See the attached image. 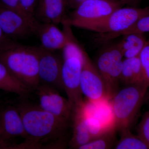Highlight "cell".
Here are the masks:
<instances>
[{"instance_id": "1", "label": "cell", "mask_w": 149, "mask_h": 149, "mask_svg": "<svg viewBox=\"0 0 149 149\" xmlns=\"http://www.w3.org/2000/svg\"><path fill=\"white\" fill-rule=\"evenodd\" d=\"M21 114L26 138L17 148H63L72 122L22 100L16 105Z\"/></svg>"}, {"instance_id": "2", "label": "cell", "mask_w": 149, "mask_h": 149, "mask_svg": "<svg viewBox=\"0 0 149 149\" xmlns=\"http://www.w3.org/2000/svg\"><path fill=\"white\" fill-rule=\"evenodd\" d=\"M39 47L13 43L0 53V61L19 82L30 91L40 85Z\"/></svg>"}, {"instance_id": "3", "label": "cell", "mask_w": 149, "mask_h": 149, "mask_svg": "<svg viewBox=\"0 0 149 149\" xmlns=\"http://www.w3.org/2000/svg\"><path fill=\"white\" fill-rule=\"evenodd\" d=\"M148 88L143 82L126 85L113 96L110 103L116 131L130 130Z\"/></svg>"}, {"instance_id": "4", "label": "cell", "mask_w": 149, "mask_h": 149, "mask_svg": "<svg viewBox=\"0 0 149 149\" xmlns=\"http://www.w3.org/2000/svg\"><path fill=\"white\" fill-rule=\"evenodd\" d=\"M62 50V84L68 99L75 109L82 106L84 102L80 82L85 51L72 40Z\"/></svg>"}, {"instance_id": "5", "label": "cell", "mask_w": 149, "mask_h": 149, "mask_svg": "<svg viewBox=\"0 0 149 149\" xmlns=\"http://www.w3.org/2000/svg\"><path fill=\"white\" fill-rule=\"evenodd\" d=\"M148 15L149 7L144 8L120 7L103 18L77 22L72 26L102 35H112L130 28L140 19Z\"/></svg>"}, {"instance_id": "6", "label": "cell", "mask_w": 149, "mask_h": 149, "mask_svg": "<svg viewBox=\"0 0 149 149\" xmlns=\"http://www.w3.org/2000/svg\"><path fill=\"white\" fill-rule=\"evenodd\" d=\"M80 87L82 95L88 101L98 102L111 100L106 83L85 52Z\"/></svg>"}, {"instance_id": "7", "label": "cell", "mask_w": 149, "mask_h": 149, "mask_svg": "<svg viewBox=\"0 0 149 149\" xmlns=\"http://www.w3.org/2000/svg\"><path fill=\"white\" fill-rule=\"evenodd\" d=\"M123 58L117 44L104 50L97 59L96 67L106 83L111 98L118 90Z\"/></svg>"}, {"instance_id": "8", "label": "cell", "mask_w": 149, "mask_h": 149, "mask_svg": "<svg viewBox=\"0 0 149 149\" xmlns=\"http://www.w3.org/2000/svg\"><path fill=\"white\" fill-rule=\"evenodd\" d=\"M123 4L118 0H89L74 9L62 23L70 26L77 22L96 20L109 15Z\"/></svg>"}, {"instance_id": "9", "label": "cell", "mask_w": 149, "mask_h": 149, "mask_svg": "<svg viewBox=\"0 0 149 149\" xmlns=\"http://www.w3.org/2000/svg\"><path fill=\"white\" fill-rule=\"evenodd\" d=\"M38 21L0 5V27L7 37L20 39L35 33Z\"/></svg>"}, {"instance_id": "10", "label": "cell", "mask_w": 149, "mask_h": 149, "mask_svg": "<svg viewBox=\"0 0 149 149\" xmlns=\"http://www.w3.org/2000/svg\"><path fill=\"white\" fill-rule=\"evenodd\" d=\"M41 108L58 117L72 122L74 108L69 100L62 96L58 90L40 84L36 88Z\"/></svg>"}, {"instance_id": "11", "label": "cell", "mask_w": 149, "mask_h": 149, "mask_svg": "<svg viewBox=\"0 0 149 149\" xmlns=\"http://www.w3.org/2000/svg\"><path fill=\"white\" fill-rule=\"evenodd\" d=\"M39 75L40 84L49 85L59 91L63 90L62 84L63 60L55 52L39 47Z\"/></svg>"}, {"instance_id": "12", "label": "cell", "mask_w": 149, "mask_h": 149, "mask_svg": "<svg viewBox=\"0 0 149 149\" xmlns=\"http://www.w3.org/2000/svg\"><path fill=\"white\" fill-rule=\"evenodd\" d=\"M0 127L6 148H10V142L13 139H26L23 121L17 106H7L0 109Z\"/></svg>"}, {"instance_id": "13", "label": "cell", "mask_w": 149, "mask_h": 149, "mask_svg": "<svg viewBox=\"0 0 149 149\" xmlns=\"http://www.w3.org/2000/svg\"><path fill=\"white\" fill-rule=\"evenodd\" d=\"M35 34L40 38L41 47L53 52L62 50L72 40L53 23L38 21Z\"/></svg>"}, {"instance_id": "14", "label": "cell", "mask_w": 149, "mask_h": 149, "mask_svg": "<svg viewBox=\"0 0 149 149\" xmlns=\"http://www.w3.org/2000/svg\"><path fill=\"white\" fill-rule=\"evenodd\" d=\"M66 0H40L35 17L41 22L58 24L65 18Z\"/></svg>"}, {"instance_id": "15", "label": "cell", "mask_w": 149, "mask_h": 149, "mask_svg": "<svg viewBox=\"0 0 149 149\" xmlns=\"http://www.w3.org/2000/svg\"><path fill=\"white\" fill-rule=\"evenodd\" d=\"M72 124L73 129L69 146L73 149H79L93 139L85 125L81 107L74 109Z\"/></svg>"}, {"instance_id": "16", "label": "cell", "mask_w": 149, "mask_h": 149, "mask_svg": "<svg viewBox=\"0 0 149 149\" xmlns=\"http://www.w3.org/2000/svg\"><path fill=\"white\" fill-rule=\"evenodd\" d=\"M123 36V39L118 44L123 57L129 58L139 56L147 42L144 34L136 32Z\"/></svg>"}, {"instance_id": "17", "label": "cell", "mask_w": 149, "mask_h": 149, "mask_svg": "<svg viewBox=\"0 0 149 149\" xmlns=\"http://www.w3.org/2000/svg\"><path fill=\"white\" fill-rule=\"evenodd\" d=\"M120 82L125 85L143 82V71L139 56L123 60Z\"/></svg>"}, {"instance_id": "18", "label": "cell", "mask_w": 149, "mask_h": 149, "mask_svg": "<svg viewBox=\"0 0 149 149\" xmlns=\"http://www.w3.org/2000/svg\"><path fill=\"white\" fill-rule=\"evenodd\" d=\"M0 89L6 92L14 93L23 98L26 97L31 91L17 80L1 61Z\"/></svg>"}, {"instance_id": "19", "label": "cell", "mask_w": 149, "mask_h": 149, "mask_svg": "<svg viewBox=\"0 0 149 149\" xmlns=\"http://www.w3.org/2000/svg\"><path fill=\"white\" fill-rule=\"evenodd\" d=\"M116 131L114 127L109 128L78 149H108L113 147L114 148L116 143Z\"/></svg>"}, {"instance_id": "20", "label": "cell", "mask_w": 149, "mask_h": 149, "mask_svg": "<svg viewBox=\"0 0 149 149\" xmlns=\"http://www.w3.org/2000/svg\"><path fill=\"white\" fill-rule=\"evenodd\" d=\"M120 140L114 147L116 149H149L147 144L138 135H133L130 130L120 132Z\"/></svg>"}, {"instance_id": "21", "label": "cell", "mask_w": 149, "mask_h": 149, "mask_svg": "<svg viewBox=\"0 0 149 149\" xmlns=\"http://www.w3.org/2000/svg\"><path fill=\"white\" fill-rule=\"evenodd\" d=\"M136 32L143 34L146 32H149V15L142 17L133 26L124 31L112 35H104L103 40L104 42H106L119 36Z\"/></svg>"}, {"instance_id": "22", "label": "cell", "mask_w": 149, "mask_h": 149, "mask_svg": "<svg viewBox=\"0 0 149 149\" xmlns=\"http://www.w3.org/2000/svg\"><path fill=\"white\" fill-rule=\"evenodd\" d=\"M83 115L85 125L93 139L109 129L106 128L102 123L96 118L91 116L85 115L83 113Z\"/></svg>"}, {"instance_id": "23", "label": "cell", "mask_w": 149, "mask_h": 149, "mask_svg": "<svg viewBox=\"0 0 149 149\" xmlns=\"http://www.w3.org/2000/svg\"><path fill=\"white\" fill-rule=\"evenodd\" d=\"M143 71V82L149 87V40L139 55Z\"/></svg>"}, {"instance_id": "24", "label": "cell", "mask_w": 149, "mask_h": 149, "mask_svg": "<svg viewBox=\"0 0 149 149\" xmlns=\"http://www.w3.org/2000/svg\"><path fill=\"white\" fill-rule=\"evenodd\" d=\"M138 136L149 148V110L146 112L137 129Z\"/></svg>"}, {"instance_id": "25", "label": "cell", "mask_w": 149, "mask_h": 149, "mask_svg": "<svg viewBox=\"0 0 149 149\" xmlns=\"http://www.w3.org/2000/svg\"><path fill=\"white\" fill-rule=\"evenodd\" d=\"M40 0H19L20 9L22 13L29 18L36 20L35 10Z\"/></svg>"}, {"instance_id": "26", "label": "cell", "mask_w": 149, "mask_h": 149, "mask_svg": "<svg viewBox=\"0 0 149 149\" xmlns=\"http://www.w3.org/2000/svg\"><path fill=\"white\" fill-rule=\"evenodd\" d=\"M0 5L6 8L17 11L23 14L19 6V0H0Z\"/></svg>"}, {"instance_id": "27", "label": "cell", "mask_w": 149, "mask_h": 149, "mask_svg": "<svg viewBox=\"0 0 149 149\" xmlns=\"http://www.w3.org/2000/svg\"><path fill=\"white\" fill-rule=\"evenodd\" d=\"M14 43L13 40L7 37L0 27V53Z\"/></svg>"}, {"instance_id": "28", "label": "cell", "mask_w": 149, "mask_h": 149, "mask_svg": "<svg viewBox=\"0 0 149 149\" xmlns=\"http://www.w3.org/2000/svg\"><path fill=\"white\" fill-rule=\"evenodd\" d=\"M89 0H66L67 8L75 9L81 4Z\"/></svg>"}, {"instance_id": "29", "label": "cell", "mask_w": 149, "mask_h": 149, "mask_svg": "<svg viewBox=\"0 0 149 149\" xmlns=\"http://www.w3.org/2000/svg\"><path fill=\"white\" fill-rule=\"evenodd\" d=\"M123 4H128L129 5L135 6H136L140 0H118Z\"/></svg>"}, {"instance_id": "30", "label": "cell", "mask_w": 149, "mask_h": 149, "mask_svg": "<svg viewBox=\"0 0 149 149\" xmlns=\"http://www.w3.org/2000/svg\"><path fill=\"white\" fill-rule=\"evenodd\" d=\"M0 148H6V145L3 139L2 133L0 127Z\"/></svg>"}]
</instances>
